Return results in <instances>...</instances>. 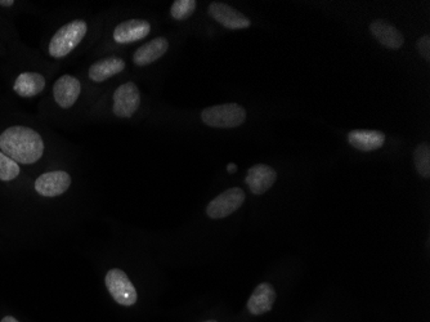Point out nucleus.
I'll list each match as a JSON object with an SVG mask.
<instances>
[{"label": "nucleus", "instance_id": "412c9836", "mask_svg": "<svg viewBox=\"0 0 430 322\" xmlns=\"http://www.w3.org/2000/svg\"><path fill=\"white\" fill-rule=\"evenodd\" d=\"M417 51L421 57L425 60H430V36L429 35H424L423 38H420L417 41Z\"/></svg>", "mask_w": 430, "mask_h": 322}, {"label": "nucleus", "instance_id": "a211bd4d", "mask_svg": "<svg viewBox=\"0 0 430 322\" xmlns=\"http://www.w3.org/2000/svg\"><path fill=\"white\" fill-rule=\"evenodd\" d=\"M414 162L417 173L423 178H429L430 175V146L429 143H420L414 151Z\"/></svg>", "mask_w": 430, "mask_h": 322}, {"label": "nucleus", "instance_id": "5701e85b", "mask_svg": "<svg viewBox=\"0 0 430 322\" xmlns=\"http://www.w3.org/2000/svg\"><path fill=\"white\" fill-rule=\"evenodd\" d=\"M0 4H1V6H7V7H9V6H12V4H14V0H0Z\"/></svg>", "mask_w": 430, "mask_h": 322}, {"label": "nucleus", "instance_id": "b1692460", "mask_svg": "<svg viewBox=\"0 0 430 322\" xmlns=\"http://www.w3.org/2000/svg\"><path fill=\"white\" fill-rule=\"evenodd\" d=\"M227 169H228V172H230V173H235V172L237 170V167H236L235 164H230V165L227 167Z\"/></svg>", "mask_w": 430, "mask_h": 322}, {"label": "nucleus", "instance_id": "dca6fc26", "mask_svg": "<svg viewBox=\"0 0 430 322\" xmlns=\"http://www.w3.org/2000/svg\"><path fill=\"white\" fill-rule=\"evenodd\" d=\"M124 68H126V63L121 58L108 57L93 63V66L89 68V78L93 81L101 83L110 79L113 75L119 74Z\"/></svg>", "mask_w": 430, "mask_h": 322}, {"label": "nucleus", "instance_id": "f3484780", "mask_svg": "<svg viewBox=\"0 0 430 322\" xmlns=\"http://www.w3.org/2000/svg\"><path fill=\"white\" fill-rule=\"evenodd\" d=\"M46 87V79L36 73H24L14 81V92L21 97H35Z\"/></svg>", "mask_w": 430, "mask_h": 322}, {"label": "nucleus", "instance_id": "6ab92c4d", "mask_svg": "<svg viewBox=\"0 0 430 322\" xmlns=\"http://www.w3.org/2000/svg\"><path fill=\"white\" fill-rule=\"evenodd\" d=\"M196 1L195 0H175L173 3L170 14L174 20L183 21L193 16L196 11Z\"/></svg>", "mask_w": 430, "mask_h": 322}, {"label": "nucleus", "instance_id": "1a4fd4ad", "mask_svg": "<svg viewBox=\"0 0 430 322\" xmlns=\"http://www.w3.org/2000/svg\"><path fill=\"white\" fill-rule=\"evenodd\" d=\"M277 180V173L275 169L258 164L249 169L246 175V185L250 188L254 195H263L275 185Z\"/></svg>", "mask_w": 430, "mask_h": 322}, {"label": "nucleus", "instance_id": "4be33fe9", "mask_svg": "<svg viewBox=\"0 0 430 322\" xmlns=\"http://www.w3.org/2000/svg\"><path fill=\"white\" fill-rule=\"evenodd\" d=\"M0 322H19L17 321V320H16V318H14V317H12V316H6V317H4V318H3V320H1V321Z\"/></svg>", "mask_w": 430, "mask_h": 322}, {"label": "nucleus", "instance_id": "aec40b11", "mask_svg": "<svg viewBox=\"0 0 430 322\" xmlns=\"http://www.w3.org/2000/svg\"><path fill=\"white\" fill-rule=\"evenodd\" d=\"M19 175H20L19 164L0 151V180L12 181Z\"/></svg>", "mask_w": 430, "mask_h": 322}, {"label": "nucleus", "instance_id": "6e6552de", "mask_svg": "<svg viewBox=\"0 0 430 322\" xmlns=\"http://www.w3.org/2000/svg\"><path fill=\"white\" fill-rule=\"evenodd\" d=\"M209 14L220 25L230 30H240L250 26V20L245 14H241L225 3H212L209 6Z\"/></svg>", "mask_w": 430, "mask_h": 322}, {"label": "nucleus", "instance_id": "9b49d317", "mask_svg": "<svg viewBox=\"0 0 430 322\" xmlns=\"http://www.w3.org/2000/svg\"><path fill=\"white\" fill-rule=\"evenodd\" d=\"M276 302V290L271 284L262 282L254 289L252 296L247 301V309L254 316L265 315L273 308Z\"/></svg>", "mask_w": 430, "mask_h": 322}, {"label": "nucleus", "instance_id": "7ed1b4c3", "mask_svg": "<svg viewBox=\"0 0 430 322\" xmlns=\"http://www.w3.org/2000/svg\"><path fill=\"white\" fill-rule=\"evenodd\" d=\"M201 119L213 128H236L246 120L245 108L237 103H227L208 108L201 113Z\"/></svg>", "mask_w": 430, "mask_h": 322}, {"label": "nucleus", "instance_id": "f8f14e48", "mask_svg": "<svg viewBox=\"0 0 430 322\" xmlns=\"http://www.w3.org/2000/svg\"><path fill=\"white\" fill-rule=\"evenodd\" d=\"M151 31V25L145 20H129L120 24L113 31V39L120 44H128L145 39Z\"/></svg>", "mask_w": 430, "mask_h": 322}, {"label": "nucleus", "instance_id": "f257e3e1", "mask_svg": "<svg viewBox=\"0 0 430 322\" xmlns=\"http://www.w3.org/2000/svg\"><path fill=\"white\" fill-rule=\"evenodd\" d=\"M0 150L21 164H34L44 152V143L31 128L11 127L0 135Z\"/></svg>", "mask_w": 430, "mask_h": 322}, {"label": "nucleus", "instance_id": "2eb2a0df", "mask_svg": "<svg viewBox=\"0 0 430 322\" xmlns=\"http://www.w3.org/2000/svg\"><path fill=\"white\" fill-rule=\"evenodd\" d=\"M168 48H169V43L165 38L161 36L156 38L137 49V52L133 56V62L137 66H147L161 58L166 53Z\"/></svg>", "mask_w": 430, "mask_h": 322}, {"label": "nucleus", "instance_id": "4468645a", "mask_svg": "<svg viewBox=\"0 0 430 322\" xmlns=\"http://www.w3.org/2000/svg\"><path fill=\"white\" fill-rule=\"evenodd\" d=\"M348 142L351 143V146L359 151H375L377 148L384 146L385 135L379 130L357 129L352 130L348 135Z\"/></svg>", "mask_w": 430, "mask_h": 322}, {"label": "nucleus", "instance_id": "39448f33", "mask_svg": "<svg viewBox=\"0 0 430 322\" xmlns=\"http://www.w3.org/2000/svg\"><path fill=\"white\" fill-rule=\"evenodd\" d=\"M244 202L245 192L241 188H230L209 202L206 208V214L212 219H222L241 208Z\"/></svg>", "mask_w": 430, "mask_h": 322}, {"label": "nucleus", "instance_id": "0eeeda50", "mask_svg": "<svg viewBox=\"0 0 430 322\" xmlns=\"http://www.w3.org/2000/svg\"><path fill=\"white\" fill-rule=\"evenodd\" d=\"M71 185V177L66 172L56 170L40 175L35 182L36 192L46 197H56L65 194Z\"/></svg>", "mask_w": 430, "mask_h": 322}, {"label": "nucleus", "instance_id": "423d86ee", "mask_svg": "<svg viewBox=\"0 0 430 322\" xmlns=\"http://www.w3.org/2000/svg\"><path fill=\"white\" fill-rule=\"evenodd\" d=\"M140 94L134 83L120 85L113 93V114L119 118H130L138 110Z\"/></svg>", "mask_w": 430, "mask_h": 322}, {"label": "nucleus", "instance_id": "f03ea898", "mask_svg": "<svg viewBox=\"0 0 430 322\" xmlns=\"http://www.w3.org/2000/svg\"><path fill=\"white\" fill-rule=\"evenodd\" d=\"M86 30L88 26L86 22L81 20L73 21L61 27L49 43L51 56L56 58H62L73 52V49L78 47L80 41L86 36Z\"/></svg>", "mask_w": 430, "mask_h": 322}, {"label": "nucleus", "instance_id": "ddd939ff", "mask_svg": "<svg viewBox=\"0 0 430 322\" xmlns=\"http://www.w3.org/2000/svg\"><path fill=\"white\" fill-rule=\"evenodd\" d=\"M371 34L383 47L399 49L404 44V38L397 27L384 20L374 21L370 25Z\"/></svg>", "mask_w": 430, "mask_h": 322}, {"label": "nucleus", "instance_id": "20e7f679", "mask_svg": "<svg viewBox=\"0 0 430 322\" xmlns=\"http://www.w3.org/2000/svg\"><path fill=\"white\" fill-rule=\"evenodd\" d=\"M106 286L115 302L120 306L130 307L137 303V290L124 271L110 269L106 275Z\"/></svg>", "mask_w": 430, "mask_h": 322}, {"label": "nucleus", "instance_id": "9d476101", "mask_svg": "<svg viewBox=\"0 0 430 322\" xmlns=\"http://www.w3.org/2000/svg\"><path fill=\"white\" fill-rule=\"evenodd\" d=\"M80 92V81L71 75L61 76L53 87L54 100L62 108H73V103L79 98Z\"/></svg>", "mask_w": 430, "mask_h": 322}, {"label": "nucleus", "instance_id": "393cba45", "mask_svg": "<svg viewBox=\"0 0 430 322\" xmlns=\"http://www.w3.org/2000/svg\"><path fill=\"white\" fill-rule=\"evenodd\" d=\"M205 322H217V321H213V320H210V321H205Z\"/></svg>", "mask_w": 430, "mask_h": 322}]
</instances>
